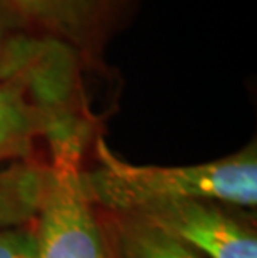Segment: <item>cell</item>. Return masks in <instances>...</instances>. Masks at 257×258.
I'll list each match as a JSON object with an SVG mask.
<instances>
[{
	"label": "cell",
	"instance_id": "9c48e42d",
	"mask_svg": "<svg viewBox=\"0 0 257 258\" xmlns=\"http://www.w3.org/2000/svg\"><path fill=\"white\" fill-rule=\"evenodd\" d=\"M35 225L0 227V258H37Z\"/></svg>",
	"mask_w": 257,
	"mask_h": 258
},
{
	"label": "cell",
	"instance_id": "5b68a950",
	"mask_svg": "<svg viewBox=\"0 0 257 258\" xmlns=\"http://www.w3.org/2000/svg\"><path fill=\"white\" fill-rule=\"evenodd\" d=\"M50 128L52 118L32 97L24 77L17 72L0 80V163L25 158Z\"/></svg>",
	"mask_w": 257,
	"mask_h": 258
},
{
	"label": "cell",
	"instance_id": "ba28073f",
	"mask_svg": "<svg viewBox=\"0 0 257 258\" xmlns=\"http://www.w3.org/2000/svg\"><path fill=\"white\" fill-rule=\"evenodd\" d=\"M12 25L19 27L17 22L10 17V14L0 4V80L9 79L15 74L35 42L34 37H27L25 34H10Z\"/></svg>",
	"mask_w": 257,
	"mask_h": 258
},
{
	"label": "cell",
	"instance_id": "8992f818",
	"mask_svg": "<svg viewBox=\"0 0 257 258\" xmlns=\"http://www.w3.org/2000/svg\"><path fill=\"white\" fill-rule=\"evenodd\" d=\"M111 258H204L171 233L134 213H99Z\"/></svg>",
	"mask_w": 257,
	"mask_h": 258
},
{
	"label": "cell",
	"instance_id": "277c9868",
	"mask_svg": "<svg viewBox=\"0 0 257 258\" xmlns=\"http://www.w3.org/2000/svg\"><path fill=\"white\" fill-rule=\"evenodd\" d=\"M35 233L37 258H111L99 212L82 194L77 167H54Z\"/></svg>",
	"mask_w": 257,
	"mask_h": 258
},
{
	"label": "cell",
	"instance_id": "6da1fadb",
	"mask_svg": "<svg viewBox=\"0 0 257 258\" xmlns=\"http://www.w3.org/2000/svg\"><path fill=\"white\" fill-rule=\"evenodd\" d=\"M99 167L79 172L82 194L95 208L132 213L180 200H211L231 207H255V144L226 158L187 167L130 165L97 142Z\"/></svg>",
	"mask_w": 257,
	"mask_h": 258
},
{
	"label": "cell",
	"instance_id": "7a4b0ae2",
	"mask_svg": "<svg viewBox=\"0 0 257 258\" xmlns=\"http://www.w3.org/2000/svg\"><path fill=\"white\" fill-rule=\"evenodd\" d=\"M142 0H0L17 25L40 40L65 47L85 63L100 60L116 32Z\"/></svg>",
	"mask_w": 257,
	"mask_h": 258
},
{
	"label": "cell",
	"instance_id": "52a82bcc",
	"mask_svg": "<svg viewBox=\"0 0 257 258\" xmlns=\"http://www.w3.org/2000/svg\"><path fill=\"white\" fill-rule=\"evenodd\" d=\"M54 167H24L0 173V227H30L39 218Z\"/></svg>",
	"mask_w": 257,
	"mask_h": 258
},
{
	"label": "cell",
	"instance_id": "3957f363",
	"mask_svg": "<svg viewBox=\"0 0 257 258\" xmlns=\"http://www.w3.org/2000/svg\"><path fill=\"white\" fill-rule=\"evenodd\" d=\"M236 208L211 200H180L132 213L171 233L204 258H257L255 228Z\"/></svg>",
	"mask_w": 257,
	"mask_h": 258
}]
</instances>
